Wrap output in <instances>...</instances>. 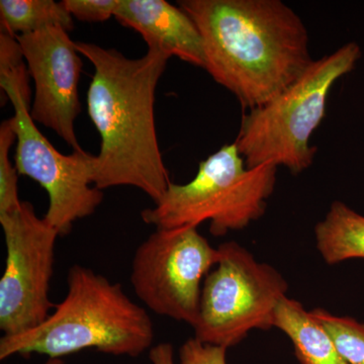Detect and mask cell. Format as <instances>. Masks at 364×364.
Wrapping results in <instances>:
<instances>
[{
    "mask_svg": "<svg viewBox=\"0 0 364 364\" xmlns=\"http://www.w3.org/2000/svg\"><path fill=\"white\" fill-rule=\"evenodd\" d=\"M202 36L205 70L243 109L277 97L312 64L305 23L282 0H181Z\"/></svg>",
    "mask_w": 364,
    "mask_h": 364,
    "instance_id": "obj_1",
    "label": "cell"
},
{
    "mask_svg": "<svg viewBox=\"0 0 364 364\" xmlns=\"http://www.w3.org/2000/svg\"><path fill=\"white\" fill-rule=\"evenodd\" d=\"M76 48L95 68L87 111L102 143L93 160V186H134L157 203L171 181L158 143L155 92L171 57L154 48L139 59L91 43Z\"/></svg>",
    "mask_w": 364,
    "mask_h": 364,
    "instance_id": "obj_2",
    "label": "cell"
},
{
    "mask_svg": "<svg viewBox=\"0 0 364 364\" xmlns=\"http://www.w3.org/2000/svg\"><path fill=\"white\" fill-rule=\"evenodd\" d=\"M154 326L147 311L90 268L75 264L67 274V294L44 323L30 331L2 336L0 360L42 354L62 358L95 348L131 358L152 348Z\"/></svg>",
    "mask_w": 364,
    "mask_h": 364,
    "instance_id": "obj_3",
    "label": "cell"
},
{
    "mask_svg": "<svg viewBox=\"0 0 364 364\" xmlns=\"http://www.w3.org/2000/svg\"><path fill=\"white\" fill-rule=\"evenodd\" d=\"M361 49L347 43L332 54L313 61L301 77L277 97L242 117L235 144L250 168L272 163L301 173L313 164L317 148L311 136L322 123L335 83L350 73Z\"/></svg>",
    "mask_w": 364,
    "mask_h": 364,
    "instance_id": "obj_4",
    "label": "cell"
},
{
    "mask_svg": "<svg viewBox=\"0 0 364 364\" xmlns=\"http://www.w3.org/2000/svg\"><path fill=\"white\" fill-rule=\"evenodd\" d=\"M277 168L272 163L250 168L235 142L223 146L200 163L193 181L171 182L154 207L144 210L141 218L156 229L198 227L210 221L214 236L240 231L267 212Z\"/></svg>",
    "mask_w": 364,
    "mask_h": 364,
    "instance_id": "obj_5",
    "label": "cell"
},
{
    "mask_svg": "<svg viewBox=\"0 0 364 364\" xmlns=\"http://www.w3.org/2000/svg\"><path fill=\"white\" fill-rule=\"evenodd\" d=\"M219 260L203 280L195 338L230 348L253 330L273 327L289 284L272 265L259 262L236 242L218 247Z\"/></svg>",
    "mask_w": 364,
    "mask_h": 364,
    "instance_id": "obj_6",
    "label": "cell"
},
{
    "mask_svg": "<svg viewBox=\"0 0 364 364\" xmlns=\"http://www.w3.org/2000/svg\"><path fill=\"white\" fill-rule=\"evenodd\" d=\"M218 260L219 250L198 227L156 229L134 254L131 284L152 312L193 327L202 282Z\"/></svg>",
    "mask_w": 364,
    "mask_h": 364,
    "instance_id": "obj_7",
    "label": "cell"
},
{
    "mask_svg": "<svg viewBox=\"0 0 364 364\" xmlns=\"http://www.w3.org/2000/svg\"><path fill=\"white\" fill-rule=\"evenodd\" d=\"M0 225L6 248L0 279V330L13 336L44 323L56 306L49 291L60 235L28 202L0 215Z\"/></svg>",
    "mask_w": 364,
    "mask_h": 364,
    "instance_id": "obj_8",
    "label": "cell"
},
{
    "mask_svg": "<svg viewBox=\"0 0 364 364\" xmlns=\"http://www.w3.org/2000/svg\"><path fill=\"white\" fill-rule=\"evenodd\" d=\"M14 105L11 124L16 135L14 166L20 176L38 182L49 195L46 221L66 236L74 222L95 214L104 193L91 186L95 156L85 150L70 155L60 153L31 117V105L21 95L9 100Z\"/></svg>",
    "mask_w": 364,
    "mask_h": 364,
    "instance_id": "obj_9",
    "label": "cell"
},
{
    "mask_svg": "<svg viewBox=\"0 0 364 364\" xmlns=\"http://www.w3.org/2000/svg\"><path fill=\"white\" fill-rule=\"evenodd\" d=\"M16 38L35 82L33 121L51 129L73 151L82 150L74 129L81 112L78 86L82 69L76 43L60 28Z\"/></svg>",
    "mask_w": 364,
    "mask_h": 364,
    "instance_id": "obj_10",
    "label": "cell"
},
{
    "mask_svg": "<svg viewBox=\"0 0 364 364\" xmlns=\"http://www.w3.org/2000/svg\"><path fill=\"white\" fill-rule=\"evenodd\" d=\"M114 18L142 36L148 48L205 69V51L195 21L165 0H119Z\"/></svg>",
    "mask_w": 364,
    "mask_h": 364,
    "instance_id": "obj_11",
    "label": "cell"
},
{
    "mask_svg": "<svg viewBox=\"0 0 364 364\" xmlns=\"http://www.w3.org/2000/svg\"><path fill=\"white\" fill-rule=\"evenodd\" d=\"M273 327L291 340L299 364H347L325 328L296 299H282Z\"/></svg>",
    "mask_w": 364,
    "mask_h": 364,
    "instance_id": "obj_12",
    "label": "cell"
},
{
    "mask_svg": "<svg viewBox=\"0 0 364 364\" xmlns=\"http://www.w3.org/2000/svg\"><path fill=\"white\" fill-rule=\"evenodd\" d=\"M318 253L329 265L364 258V215L335 200L315 227Z\"/></svg>",
    "mask_w": 364,
    "mask_h": 364,
    "instance_id": "obj_13",
    "label": "cell"
},
{
    "mask_svg": "<svg viewBox=\"0 0 364 364\" xmlns=\"http://www.w3.org/2000/svg\"><path fill=\"white\" fill-rule=\"evenodd\" d=\"M1 32L16 36L39 32L48 28H60L70 32L73 16L63 2L53 0H1Z\"/></svg>",
    "mask_w": 364,
    "mask_h": 364,
    "instance_id": "obj_14",
    "label": "cell"
},
{
    "mask_svg": "<svg viewBox=\"0 0 364 364\" xmlns=\"http://www.w3.org/2000/svg\"><path fill=\"white\" fill-rule=\"evenodd\" d=\"M311 314L331 336L347 364H364V323L333 315L321 308L311 311Z\"/></svg>",
    "mask_w": 364,
    "mask_h": 364,
    "instance_id": "obj_15",
    "label": "cell"
},
{
    "mask_svg": "<svg viewBox=\"0 0 364 364\" xmlns=\"http://www.w3.org/2000/svg\"><path fill=\"white\" fill-rule=\"evenodd\" d=\"M18 40L9 33H0V87L6 100L21 95L31 104L28 68Z\"/></svg>",
    "mask_w": 364,
    "mask_h": 364,
    "instance_id": "obj_16",
    "label": "cell"
},
{
    "mask_svg": "<svg viewBox=\"0 0 364 364\" xmlns=\"http://www.w3.org/2000/svg\"><path fill=\"white\" fill-rule=\"evenodd\" d=\"M14 142L16 132L11 119H6L0 126V215L14 212L23 203L18 196V172L9 158Z\"/></svg>",
    "mask_w": 364,
    "mask_h": 364,
    "instance_id": "obj_17",
    "label": "cell"
},
{
    "mask_svg": "<svg viewBox=\"0 0 364 364\" xmlns=\"http://www.w3.org/2000/svg\"><path fill=\"white\" fill-rule=\"evenodd\" d=\"M62 2L73 18L86 23L109 20L119 6V0H64Z\"/></svg>",
    "mask_w": 364,
    "mask_h": 364,
    "instance_id": "obj_18",
    "label": "cell"
},
{
    "mask_svg": "<svg viewBox=\"0 0 364 364\" xmlns=\"http://www.w3.org/2000/svg\"><path fill=\"white\" fill-rule=\"evenodd\" d=\"M227 348L189 338L179 349L181 364H227Z\"/></svg>",
    "mask_w": 364,
    "mask_h": 364,
    "instance_id": "obj_19",
    "label": "cell"
},
{
    "mask_svg": "<svg viewBox=\"0 0 364 364\" xmlns=\"http://www.w3.org/2000/svg\"><path fill=\"white\" fill-rule=\"evenodd\" d=\"M149 358L152 364H174L173 346L160 343L150 349Z\"/></svg>",
    "mask_w": 364,
    "mask_h": 364,
    "instance_id": "obj_20",
    "label": "cell"
},
{
    "mask_svg": "<svg viewBox=\"0 0 364 364\" xmlns=\"http://www.w3.org/2000/svg\"><path fill=\"white\" fill-rule=\"evenodd\" d=\"M45 364H65L61 358H49Z\"/></svg>",
    "mask_w": 364,
    "mask_h": 364,
    "instance_id": "obj_21",
    "label": "cell"
}]
</instances>
